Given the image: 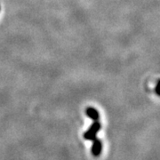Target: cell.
I'll return each instance as SVG.
<instances>
[{
    "instance_id": "1",
    "label": "cell",
    "mask_w": 160,
    "mask_h": 160,
    "mask_svg": "<svg viewBox=\"0 0 160 160\" xmlns=\"http://www.w3.org/2000/svg\"><path fill=\"white\" fill-rule=\"evenodd\" d=\"M101 123L99 120H95L93 121V123L92 124L90 128L84 133V138L86 140H89V141H93L96 138V134L100 130H101Z\"/></svg>"
},
{
    "instance_id": "4",
    "label": "cell",
    "mask_w": 160,
    "mask_h": 160,
    "mask_svg": "<svg viewBox=\"0 0 160 160\" xmlns=\"http://www.w3.org/2000/svg\"><path fill=\"white\" fill-rule=\"evenodd\" d=\"M155 92H156V93H157L158 95H159L160 96V80L158 82V84H157V86H156Z\"/></svg>"
},
{
    "instance_id": "2",
    "label": "cell",
    "mask_w": 160,
    "mask_h": 160,
    "mask_svg": "<svg viewBox=\"0 0 160 160\" xmlns=\"http://www.w3.org/2000/svg\"><path fill=\"white\" fill-rule=\"evenodd\" d=\"M102 141L99 140L97 138H95L92 141V154L94 157H99L102 154Z\"/></svg>"
},
{
    "instance_id": "3",
    "label": "cell",
    "mask_w": 160,
    "mask_h": 160,
    "mask_svg": "<svg viewBox=\"0 0 160 160\" xmlns=\"http://www.w3.org/2000/svg\"><path fill=\"white\" fill-rule=\"evenodd\" d=\"M86 116L89 117L92 121H95V120H99L100 118V115L99 112L95 109L93 108H87L86 110Z\"/></svg>"
}]
</instances>
